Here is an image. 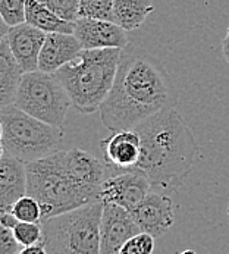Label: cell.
<instances>
[{
  "mask_svg": "<svg viewBox=\"0 0 229 254\" xmlns=\"http://www.w3.org/2000/svg\"><path fill=\"white\" fill-rule=\"evenodd\" d=\"M19 222H31V223H41L43 222V213L38 201L31 195H24L19 198L12 210H10Z\"/></svg>",
  "mask_w": 229,
  "mask_h": 254,
  "instance_id": "44dd1931",
  "label": "cell"
},
{
  "mask_svg": "<svg viewBox=\"0 0 229 254\" xmlns=\"http://www.w3.org/2000/svg\"><path fill=\"white\" fill-rule=\"evenodd\" d=\"M46 36L47 34L44 31L27 22L9 27L6 38L10 52L25 73L38 71V59L46 41Z\"/></svg>",
  "mask_w": 229,
  "mask_h": 254,
  "instance_id": "4fadbf2b",
  "label": "cell"
},
{
  "mask_svg": "<svg viewBox=\"0 0 229 254\" xmlns=\"http://www.w3.org/2000/svg\"><path fill=\"white\" fill-rule=\"evenodd\" d=\"M141 229L128 210L105 203L100 225V254H119L123 244Z\"/></svg>",
  "mask_w": 229,
  "mask_h": 254,
  "instance_id": "9c48e42d",
  "label": "cell"
},
{
  "mask_svg": "<svg viewBox=\"0 0 229 254\" xmlns=\"http://www.w3.org/2000/svg\"><path fill=\"white\" fill-rule=\"evenodd\" d=\"M152 188L147 177L140 172H117L105 180L100 190V200L131 212L149 195Z\"/></svg>",
  "mask_w": 229,
  "mask_h": 254,
  "instance_id": "ba28073f",
  "label": "cell"
},
{
  "mask_svg": "<svg viewBox=\"0 0 229 254\" xmlns=\"http://www.w3.org/2000/svg\"><path fill=\"white\" fill-rule=\"evenodd\" d=\"M15 238L22 247H30L43 241V225L31 222H18L12 229Z\"/></svg>",
  "mask_w": 229,
  "mask_h": 254,
  "instance_id": "603a6c76",
  "label": "cell"
},
{
  "mask_svg": "<svg viewBox=\"0 0 229 254\" xmlns=\"http://www.w3.org/2000/svg\"><path fill=\"white\" fill-rule=\"evenodd\" d=\"M141 141L135 172L147 177L153 188L175 191L187 180L200 156V147L176 108L159 112L134 128Z\"/></svg>",
  "mask_w": 229,
  "mask_h": 254,
  "instance_id": "7a4b0ae2",
  "label": "cell"
},
{
  "mask_svg": "<svg viewBox=\"0 0 229 254\" xmlns=\"http://www.w3.org/2000/svg\"><path fill=\"white\" fill-rule=\"evenodd\" d=\"M120 55L122 49L82 50L76 61L55 72L66 88L72 108L85 115L100 110L114 87Z\"/></svg>",
  "mask_w": 229,
  "mask_h": 254,
  "instance_id": "277c9868",
  "label": "cell"
},
{
  "mask_svg": "<svg viewBox=\"0 0 229 254\" xmlns=\"http://www.w3.org/2000/svg\"><path fill=\"white\" fill-rule=\"evenodd\" d=\"M13 105L49 125L62 128L72 100L55 73L34 71L22 75Z\"/></svg>",
  "mask_w": 229,
  "mask_h": 254,
  "instance_id": "52a82bcc",
  "label": "cell"
},
{
  "mask_svg": "<svg viewBox=\"0 0 229 254\" xmlns=\"http://www.w3.org/2000/svg\"><path fill=\"white\" fill-rule=\"evenodd\" d=\"M228 215H229V206H228Z\"/></svg>",
  "mask_w": 229,
  "mask_h": 254,
  "instance_id": "4dcf8cb0",
  "label": "cell"
},
{
  "mask_svg": "<svg viewBox=\"0 0 229 254\" xmlns=\"http://www.w3.org/2000/svg\"><path fill=\"white\" fill-rule=\"evenodd\" d=\"M25 22L44 31L46 34L50 33L74 34V22L60 18L57 13H55L52 9H49L38 0H27Z\"/></svg>",
  "mask_w": 229,
  "mask_h": 254,
  "instance_id": "ac0fdd59",
  "label": "cell"
},
{
  "mask_svg": "<svg viewBox=\"0 0 229 254\" xmlns=\"http://www.w3.org/2000/svg\"><path fill=\"white\" fill-rule=\"evenodd\" d=\"M22 68L16 62L10 52L6 36L0 41V106H9L15 103L16 93L24 75Z\"/></svg>",
  "mask_w": 229,
  "mask_h": 254,
  "instance_id": "e0dca14e",
  "label": "cell"
},
{
  "mask_svg": "<svg viewBox=\"0 0 229 254\" xmlns=\"http://www.w3.org/2000/svg\"><path fill=\"white\" fill-rule=\"evenodd\" d=\"M25 9L27 0H0V15L9 27L25 22Z\"/></svg>",
  "mask_w": 229,
  "mask_h": 254,
  "instance_id": "7402d4cb",
  "label": "cell"
},
{
  "mask_svg": "<svg viewBox=\"0 0 229 254\" xmlns=\"http://www.w3.org/2000/svg\"><path fill=\"white\" fill-rule=\"evenodd\" d=\"M74 36L84 50L125 49L129 46L126 31L112 21L78 18L74 22Z\"/></svg>",
  "mask_w": 229,
  "mask_h": 254,
  "instance_id": "8fae6325",
  "label": "cell"
},
{
  "mask_svg": "<svg viewBox=\"0 0 229 254\" xmlns=\"http://www.w3.org/2000/svg\"><path fill=\"white\" fill-rule=\"evenodd\" d=\"M114 0H79V18L112 21Z\"/></svg>",
  "mask_w": 229,
  "mask_h": 254,
  "instance_id": "ffe728a7",
  "label": "cell"
},
{
  "mask_svg": "<svg viewBox=\"0 0 229 254\" xmlns=\"http://www.w3.org/2000/svg\"><path fill=\"white\" fill-rule=\"evenodd\" d=\"M82 50L84 49L81 43L74 34L50 33L46 36V41L40 53L38 71L47 73L57 72L66 64L76 61Z\"/></svg>",
  "mask_w": 229,
  "mask_h": 254,
  "instance_id": "5bb4252c",
  "label": "cell"
},
{
  "mask_svg": "<svg viewBox=\"0 0 229 254\" xmlns=\"http://www.w3.org/2000/svg\"><path fill=\"white\" fill-rule=\"evenodd\" d=\"M222 52H224V58L229 64V28L227 30V34L222 40Z\"/></svg>",
  "mask_w": 229,
  "mask_h": 254,
  "instance_id": "f1b7e54d",
  "label": "cell"
},
{
  "mask_svg": "<svg viewBox=\"0 0 229 254\" xmlns=\"http://www.w3.org/2000/svg\"><path fill=\"white\" fill-rule=\"evenodd\" d=\"M102 200L43 220V244L47 254H100Z\"/></svg>",
  "mask_w": 229,
  "mask_h": 254,
  "instance_id": "8992f818",
  "label": "cell"
},
{
  "mask_svg": "<svg viewBox=\"0 0 229 254\" xmlns=\"http://www.w3.org/2000/svg\"><path fill=\"white\" fill-rule=\"evenodd\" d=\"M63 163L68 174L81 185L100 192L106 175V166L96 156L81 148L63 150Z\"/></svg>",
  "mask_w": 229,
  "mask_h": 254,
  "instance_id": "9a60e30c",
  "label": "cell"
},
{
  "mask_svg": "<svg viewBox=\"0 0 229 254\" xmlns=\"http://www.w3.org/2000/svg\"><path fill=\"white\" fill-rule=\"evenodd\" d=\"M154 10L152 0H114L112 22L125 31L140 28Z\"/></svg>",
  "mask_w": 229,
  "mask_h": 254,
  "instance_id": "d6986e66",
  "label": "cell"
},
{
  "mask_svg": "<svg viewBox=\"0 0 229 254\" xmlns=\"http://www.w3.org/2000/svg\"><path fill=\"white\" fill-rule=\"evenodd\" d=\"M141 232L150 234L154 238L165 235L175 223L173 203L171 197L150 191L149 195L129 212Z\"/></svg>",
  "mask_w": 229,
  "mask_h": 254,
  "instance_id": "30bf717a",
  "label": "cell"
},
{
  "mask_svg": "<svg viewBox=\"0 0 229 254\" xmlns=\"http://www.w3.org/2000/svg\"><path fill=\"white\" fill-rule=\"evenodd\" d=\"M0 124L1 151L6 156L30 163L60 150L62 128L49 125L15 105L1 108Z\"/></svg>",
  "mask_w": 229,
  "mask_h": 254,
  "instance_id": "5b68a950",
  "label": "cell"
},
{
  "mask_svg": "<svg viewBox=\"0 0 229 254\" xmlns=\"http://www.w3.org/2000/svg\"><path fill=\"white\" fill-rule=\"evenodd\" d=\"M18 219L12 213V212H6V213H0V226H4L7 229H13L18 225Z\"/></svg>",
  "mask_w": 229,
  "mask_h": 254,
  "instance_id": "4316f807",
  "label": "cell"
},
{
  "mask_svg": "<svg viewBox=\"0 0 229 254\" xmlns=\"http://www.w3.org/2000/svg\"><path fill=\"white\" fill-rule=\"evenodd\" d=\"M100 147L106 165L117 172L132 171L141 156V141L135 129L112 132L100 143Z\"/></svg>",
  "mask_w": 229,
  "mask_h": 254,
  "instance_id": "7c38bea8",
  "label": "cell"
},
{
  "mask_svg": "<svg viewBox=\"0 0 229 254\" xmlns=\"http://www.w3.org/2000/svg\"><path fill=\"white\" fill-rule=\"evenodd\" d=\"M179 254H197L194 250H185V252H182V253Z\"/></svg>",
  "mask_w": 229,
  "mask_h": 254,
  "instance_id": "f546056e",
  "label": "cell"
},
{
  "mask_svg": "<svg viewBox=\"0 0 229 254\" xmlns=\"http://www.w3.org/2000/svg\"><path fill=\"white\" fill-rule=\"evenodd\" d=\"M27 195L25 162L1 154L0 160V213L10 212L13 204Z\"/></svg>",
  "mask_w": 229,
  "mask_h": 254,
  "instance_id": "2e32d148",
  "label": "cell"
},
{
  "mask_svg": "<svg viewBox=\"0 0 229 254\" xmlns=\"http://www.w3.org/2000/svg\"><path fill=\"white\" fill-rule=\"evenodd\" d=\"M22 246L13 235L12 229L0 226V254H18Z\"/></svg>",
  "mask_w": 229,
  "mask_h": 254,
  "instance_id": "484cf974",
  "label": "cell"
},
{
  "mask_svg": "<svg viewBox=\"0 0 229 254\" xmlns=\"http://www.w3.org/2000/svg\"><path fill=\"white\" fill-rule=\"evenodd\" d=\"M176 103V90L165 66L147 52L128 46L122 49L114 87L100 106V118L112 132L134 129Z\"/></svg>",
  "mask_w": 229,
  "mask_h": 254,
  "instance_id": "6da1fadb",
  "label": "cell"
},
{
  "mask_svg": "<svg viewBox=\"0 0 229 254\" xmlns=\"http://www.w3.org/2000/svg\"><path fill=\"white\" fill-rule=\"evenodd\" d=\"M18 254H47V250H46V246L41 241V243L30 246V247H22Z\"/></svg>",
  "mask_w": 229,
  "mask_h": 254,
  "instance_id": "83f0119b",
  "label": "cell"
},
{
  "mask_svg": "<svg viewBox=\"0 0 229 254\" xmlns=\"http://www.w3.org/2000/svg\"><path fill=\"white\" fill-rule=\"evenodd\" d=\"M27 165V195L38 201L43 220L100 200V192L76 182L63 163V150Z\"/></svg>",
  "mask_w": 229,
  "mask_h": 254,
  "instance_id": "3957f363",
  "label": "cell"
},
{
  "mask_svg": "<svg viewBox=\"0 0 229 254\" xmlns=\"http://www.w3.org/2000/svg\"><path fill=\"white\" fill-rule=\"evenodd\" d=\"M60 18L75 22L79 18V0H38Z\"/></svg>",
  "mask_w": 229,
  "mask_h": 254,
  "instance_id": "cb8c5ba5",
  "label": "cell"
},
{
  "mask_svg": "<svg viewBox=\"0 0 229 254\" xmlns=\"http://www.w3.org/2000/svg\"><path fill=\"white\" fill-rule=\"evenodd\" d=\"M154 252V237L146 232H140L129 238L119 254H153Z\"/></svg>",
  "mask_w": 229,
  "mask_h": 254,
  "instance_id": "d4e9b609",
  "label": "cell"
}]
</instances>
